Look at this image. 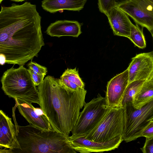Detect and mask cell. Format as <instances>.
Masks as SVG:
<instances>
[{"mask_svg":"<svg viewBox=\"0 0 153 153\" xmlns=\"http://www.w3.org/2000/svg\"><path fill=\"white\" fill-rule=\"evenodd\" d=\"M0 147L6 149V152L18 148L15 126L11 119L2 110H0Z\"/></svg>","mask_w":153,"mask_h":153,"instance_id":"11","label":"cell"},{"mask_svg":"<svg viewBox=\"0 0 153 153\" xmlns=\"http://www.w3.org/2000/svg\"><path fill=\"white\" fill-rule=\"evenodd\" d=\"M28 70L32 80L36 86H39L42 83L45 75L35 74L32 72L29 69H28Z\"/></svg>","mask_w":153,"mask_h":153,"instance_id":"25","label":"cell"},{"mask_svg":"<svg viewBox=\"0 0 153 153\" xmlns=\"http://www.w3.org/2000/svg\"><path fill=\"white\" fill-rule=\"evenodd\" d=\"M37 88L39 105L52 129L69 136L86 103V90L66 88L59 79L50 76H46Z\"/></svg>","mask_w":153,"mask_h":153,"instance_id":"2","label":"cell"},{"mask_svg":"<svg viewBox=\"0 0 153 153\" xmlns=\"http://www.w3.org/2000/svg\"><path fill=\"white\" fill-rule=\"evenodd\" d=\"M153 98V79L146 81L136 94L132 102L134 106L139 108Z\"/></svg>","mask_w":153,"mask_h":153,"instance_id":"18","label":"cell"},{"mask_svg":"<svg viewBox=\"0 0 153 153\" xmlns=\"http://www.w3.org/2000/svg\"><path fill=\"white\" fill-rule=\"evenodd\" d=\"M146 138L144 145L140 149L143 153H153V136Z\"/></svg>","mask_w":153,"mask_h":153,"instance_id":"24","label":"cell"},{"mask_svg":"<svg viewBox=\"0 0 153 153\" xmlns=\"http://www.w3.org/2000/svg\"><path fill=\"white\" fill-rule=\"evenodd\" d=\"M107 16L114 34L129 39L132 22L128 15L117 7L111 10Z\"/></svg>","mask_w":153,"mask_h":153,"instance_id":"14","label":"cell"},{"mask_svg":"<svg viewBox=\"0 0 153 153\" xmlns=\"http://www.w3.org/2000/svg\"><path fill=\"white\" fill-rule=\"evenodd\" d=\"M1 88L9 97L39 104V92L28 69L23 65L12 67L5 71L1 80Z\"/></svg>","mask_w":153,"mask_h":153,"instance_id":"4","label":"cell"},{"mask_svg":"<svg viewBox=\"0 0 153 153\" xmlns=\"http://www.w3.org/2000/svg\"><path fill=\"white\" fill-rule=\"evenodd\" d=\"M152 79H153V77H152Z\"/></svg>","mask_w":153,"mask_h":153,"instance_id":"31","label":"cell"},{"mask_svg":"<svg viewBox=\"0 0 153 153\" xmlns=\"http://www.w3.org/2000/svg\"><path fill=\"white\" fill-rule=\"evenodd\" d=\"M72 147L76 152L81 153L102 152L117 148L123 141L122 136L120 135L108 141L97 142L90 140L84 137L71 139L69 137Z\"/></svg>","mask_w":153,"mask_h":153,"instance_id":"10","label":"cell"},{"mask_svg":"<svg viewBox=\"0 0 153 153\" xmlns=\"http://www.w3.org/2000/svg\"><path fill=\"white\" fill-rule=\"evenodd\" d=\"M128 70L117 75L108 82L105 98L109 107H122V103L129 83Z\"/></svg>","mask_w":153,"mask_h":153,"instance_id":"9","label":"cell"},{"mask_svg":"<svg viewBox=\"0 0 153 153\" xmlns=\"http://www.w3.org/2000/svg\"><path fill=\"white\" fill-rule=\"evenodd\" d=\"M150 2H151L153 4V0H148Z\"/></svg>","mask_w":153,"mask_h":153,"instance_id":"28","label":"cell"},{"mask_svg":"<svg viewBox=\"0 0 153 153\" xmlns=\"http://www.w3.org/2000/svg\"><path fill=\"white\" fill-rule=\"evenodd\" d=\"M46 32L48 35L52 37H59L68 36L77 37L82 32L81 25L78 22L61 20L50 24Z\"/></svg>","mask_w":153,"mask_h":153,"instance_id":"15","label":"cell"},{"mask_svg":"<svg viewBox=\"0 0 153 153\" xmlns=\"http://www.w3.org/2000/svg\"><path fill=\"white\" fill-rule=\"evenodd\" d=\"M140 7L153 14V4L148 0H130Z\"/></svg>","mask_w":153,"mask_h":153,"instance_id":"23","label":"cell"},{"mask_svg":"<svg viewBox=\"0 0 153 153\" xmlns=\"http://www.w3.org/2000/svg\"><path fill=\"white\" fill-rule=\"evenodd\" d=\"M146 81L138 80L129 83L126 89L122 105L133 102L134 98Z\"/></svg>","mask_w":153,"mask_h":153,"instance_id":"19","label":"cell"},{"mask_svg":"<svg viewBox=\"0 0 153 153\" xmlns=\"http://www.w3.org/2000/svg\"><path fill=\"white\" fill-rule=\"evenodd\" d=\"M41 17L30 2L1 6L0 12L1 64L24 65L37 56L45 45Z\"/></svg>","mask_w":153,"mask_h":153,"instance_id":"1","label":"cell"},{"mask_svg":"<svg viewBox=\"0 0 153 153\" xmlns=\"http://www.w3.org/2000/svg\"><path fill=\"white\" fill-rule=\"evenodd\" d=\"M72 131L71 139L84 137L98 125L110 108L105 97H97L85 104Z\"/></svg>","mask_w":153,"mask_h":153,"instance_id":"6","label":"cell"},{"mask_svg":"<svg viewBox=\"0 0 153 153\" xmlns=\"http://www.w3.org/2000/svg\"><path fill=\"white\" fill-rule=\"evenodd\" d=\"M59 80L61 85L71 90H76L85 88V84L80 77L76 68L73 69L67 68Z\"/></svg>","mask_w":153,"mask_h":153,"instance_id":"17","label":"cell"},{"mask_svg":"<svg viewBox=\"0 0 153 153\" xmlns=\"http://www.w3.org/2000/svg\"><path fill=\"white\" fill-rule=\"evenodd\" d=\"M153 136V121L144 129L141 134V137H143L146 138L150 137Z\"/></svg>","mask_w":153,"mask_h":153,"instance_id":"26","label":"cell"},{"mask_svg":"<svg viewBox=\"0 0 153 153\" xmlns=\"http://www.w3.org/2000/svg\"><path fill=\"white\" fill-rule=\"evenodd\" d=\"M19 147L10 153H76L69 136L39 128L32 124L21 126L15 123Z\"/></svg>","mask_w":153,"mask_h":153,"instance_id":"3","label":"cell"},{"mask_svg":"<svg viewBox=\"0 0 153 153\" xmlns=\"http://www.w3.org/2000/svg\"><path fill=\"white\" fill-rule=\"evenodd\" d=\"M130 0H98V6L100 11L106 16L114 8L129 1Z\"/></svg>","mask_w":153,"mask_h":153,"instance_id":"21","label":"cell"},{"mask_svg":"<svg viewBox=\"0 0 153 153\" xmlns=\"http://www.w3.org/2000/svg\"><path fill=\"white\" fill-rule=\"evenodd\" d=\"M18 111L30 124L41 129L49 130L52 128L44 113L37 112L36 108L26 101L19 99L16 98Z\"/></svg>","mask_w":153,"mask_h":153,"instance_id":"12","label":"cell"},{"mask_svg":"<svg viewBox=\"0 0 153 153\" xmlns=\"http://www.w3.org/2000/svg\"><path fill=\"white\" fill-rule=\"evenodd\" d=\"M28 69L34 74L45 76L47 74L48 71L46 67L32 61L28 64Z\"/></svg>","mask_w":153,"mask_h":153,"instance_id":"22","label":"cell"},{"mask_svg":"<svg viewBox=\"0 0 153 153\" xmlns=\"http://www.w3.org/2000/svg\"><path fill=\"white\" fill-rule=\"evenodd\" d=\"M129 39L138 48L143 49L146 46V42L143 32V28L140 29L138 25L131 24L130 35Z\"/></svg>","mask_w":153,"mask_h":153,"instance_id":"20","label":"cell"},{"mask_svg":"<svg viewBox=\"0 0 153 153\" xmlns=\"http://www.w3.org/2000/svg\"><path fill=\"white\" fill-rule=\"evenodd\" d=\"M87 0H43L42 7L45 10L53 13L63 10L79 11Z\"/></svg>","mask_w":153,"mask_h":153,"instance_id":"16","label":"cell"},{"mask_svg":"<svg viewBox=\"0 0 153 153\" xmlns=\"http://www.w3.org/2000/svg\"><path fill=\"white\" fill-rule=\"evenodd\" d=\"M123 107L124 125L122 137L128 142L141 137L143 131L153 121V98L139 108H135L132 102Z\"/></svg>","mask_w":153,"mask_h":153,"instance_id":"5","label":"cell"},{"mask_svg":"<svg viewBox=\"0 0 153 153\" xmlns=\"http://www.w3.org/2000/svg\"><path fill=\"white\" fill-rule=\"evenodd\" d=\"M25 0H11V1L15 2H22Z\"/></svg>","mask_w":153,"mask_h":153,"instance_id":"27","label":"cell"},{"mask_svg":"<svg viewBox=\"0 0 153 153\" xmlns=\"http://www.w3.org/2000/svg\"><path fill=\"white\" fill-rule=\"evenodd\" d=\"M3 0H0V3H1V2H2L3 1Z\"/></svg>","mask_w":153,"mask_h":153,"instance_id":"30","label":"cell"},{"mask_svg":"<svg viewBox=\"0 0 153 153\" xmlns=\"http://www.w3.org/2000/svg\"><path fill=\"white\" fill-rule=\"evenodd\" d=\"M129 83L147 81L153 77V51L140 53L132 58L128 67Z\"/></svg>","mask_w":153,"mask_h":153,"instance_id":"8","label":"cell"},{"mask_svg":"<svg viewBox=\"0 0 153 153\" xmlns=\"http://www.w3.org/2000/svg\"><path fill=\"white\" fill-rule=\"evenodd\" d=\"M124 125L123 107H110L96 127L84 137L97 142L108 141L122 136Z\"/></svg>","mask_w":153,"mask_h":153,"instance_id":"7","label":"cell"},{"mask_svg":"<svg viewBox=\"0 0 153 153\" xmlns=\"http://www.w3.org/2000/svg\"><path fill=\"white\" fill-rule=\"evenodd\" d=\"M130 16L136 24L146 28L151 33L153 30V14L129 1L118 7Z\"/></svg>","mask_w":153,"mask_h":153,"instance_id":"13","label":"cell"},{"mask_svg":"<svg viewBox=\"0 0 153 153\" xmlns=\"http://www.w3.org/2000/svg\"><path fill=\"white\" fill-rule=\"evenodd\" d=\"M151 33V34H152V36L153 38V30L152 31V32Z\"/></svg>","mask_w":153,"mask_h":153,"instance_id":"29","label":"cell"}]
</instances>
